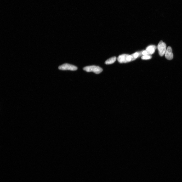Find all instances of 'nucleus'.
I'll list each match as a JSON object with an SVG mask.
<instances>
[{
  "label": "nucleus",
  "mask_w": 182,
  "mask_h": 182,
  "mask_svg": "<svg viewBox=\"0 0 182 182\" xmlns=\"http://www.w3.org/2000/svg\"><path fill=\"white\" fill-rule=\"evenodd\" d=\"M83 70L87 72H93L96 74H99L102 72L103 70L99 66H91L85 67L83 68Z\"/></svg>",
  "instance_id": "obj_1"
},
{
  "label": "nucleus",
  "mask_w": 182,
  "mask_h": 182,
  "mask_svg": "<svg viewBox=\"0 0 182 182\" xmlns=\"http://www.w3.org/2000/svg\"><path fill=\"white\" fill-rule=\"evenodd\" d=\"M159 53L161 57L163 56L165 53L166 50V46L165 43L161 40L157 46Z\"/></svg>",
  "instance_id": "obj_2"
},
{
  "label": "nucleus",
  "mask_w": 182,
  "mask_h": 182,
  "mask_svg": "<svg viewBox=\"0 0 182 182\" xmlns=\"http://www.w3.org/2000/svg\"><path fill=\"white\" fill-rule=\"evenodd\" d=\"M58 69L63 70H69L72 71H75L77 70V67L73 65L65 63L59 66Z\"/></svg>",
  "instance_id": "obj_3"
},
{
  "label": "nucleus",
  "mask_w": 182,
  "mask_h": 182,
  "mask_svg": "<svg viewBox=\"0 0 182 182\" xmlns=\"http://www.w3.org/2000/svg\"><path fill=\"white\" fill-rule=\"evenodd\" d=\"M165 58L168 60H171L173 58V55L172 52V49L170 46L168 47L166 49L165 53Z\"/></svg>",
  "instance_id": "obj_4"
},
{
  "label": "nucleus",
  "mask_w": 182,
  "mask_h": 182,
  "mask_svg": "<svg viewBox=\"0 0 182 182\" xmlns=\"http://www.w3.org/2000/svg\"><path fill=\"white\" fill-rule=\"evenodd\" d=\"M129 54H124L119 56L117 58L118 61L121 63H128L127 57Z\"/></svg>",
  "instance_id": "obj_5"
},
{
  "label": "nucleus",
  "mask_w": 182,
  "mask_h": 182,
  "mask_svg": "<svg viewBox=\"0 0 182 182\" xmlns=\"http://www.w3.org/2000/svg\"><path fill=\"white\" fill-rule=\"evenodd\" d=\"M157 48L156 46L155 45H151L147 47L145 50L148 55H152L154 53Z\"/></svg>",
  "instance_id": "obj_6"
},
{
  "label": "nucleus",
  "mask_w": 182,
  "mask_h": 182,
  "mask_svg": "<svg viewBox=\"0 0 182 182\" xmlns=\"http://www.w3.org/2000/svg\"><path fill=\"white\" fill-rule=\"evenodd\" d=\"M116 60V57H114L108 59L105 62V64L106 65L112 64L114 63Z\"/></svg>",
  "instance_id": "obj_7"
},
{
  "label": "nucleus",
  "mask_w": 182,
  "mask_h": 182,
  "mask_svg": "<svg viewBox=\"0 0 182 182\" xmlns=\"http://www.w3.org/2000/svg\"><path fill=\"white\" fill-rule=\"evenodd\" d=\"M151 56L148 55H144L142 57V59L143 60H148L152 58Z\"/></svg>",
  "instance_id": "obj_8"
},
{
  "label": "nucleus",
  "mask_w": 182,
  "mask_h": 182,
  "mask_svg": "<svg viewBox=\"0 0 182 182\" xmlns=\"http://www.w3.org/2000/svg\"><path fill=\"white\" fill-rule=\"evenodd\" d=\"M142 54L143 56L148 55L147 52L146 51V50H145V51H142Z\"/></svg>",
  "instance_id": "obj_9"
}]
</instances>
